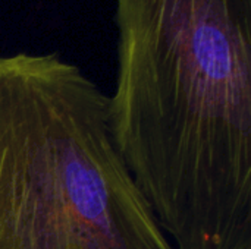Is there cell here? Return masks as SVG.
<instances>
[{
	"label": "cell",
	"mask_w": 251,
	"mask_h": 249,
	"mask_svg": "<svg viewBox=\"0 0 251 249\" xmlns=\"http://www.w3.org/2000/svg\"><path fill=\"white\" fill-rule=\"evenodd\" d=\"M0 249H174L118 153L107 95L56 54L0 56Z\"/></svg>",
	"instance_id": "cell-1"
}]
</instances>
